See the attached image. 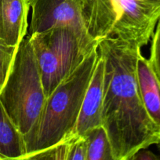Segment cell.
I'll use <instances>...</instances> for the list:
<instances>
[{
    "label": "cell",
    "mask_w": 160,
    "mask_h": 160,
    "mask_svg": "<svg viewBox=\"0 0 160 160\" xmlns=\"http://www.w3.org/2000/svg\"><path fill=\"white\" fill-rule=\"evenodd\" d=\"M156 145H157V146H158V150H159V152H160V133H159V136H158V141H157Z\"/></svg>",
    "instance_id": "obj_19"
},
{
    "label": "cell",
    "mask_w": 160,
    "mask_h": 160,
    "mask_svg": "<svg viewBox=\"0 0 160 160\" xmlns=\"http://www.w3.org/2000/svg\"><path fill=\"white\" fill-rule=\"evenodd\" d=\"M87 146L85 137L74 135L69 143L67 160H86Z\"/></svg>",
    "instance_id": "obj_15"
},
{
    "label": "cell",
    "mask_w": 160,
    "mask_h": 160,
    "mask_svg": "<svg viewBox=\"0 0 160 160\" xmlns=\"http://www.w3.org/2000/svg\"><path fill=\"white\" fill-rule=\"evenodd\" d=\"M158 159V156H155L153 152L146 150V148H142L136 152L130 160H154Z\"/></svg>",
    "instance_id": "obj_17"
},
{
    "label": "cell",
    "mask_w": 160,
    "mask_h": 160,
    "mask_svg": "<svg viewBox=\"0 0 160 160\" xmlns=\"http://www.w3.org/2000/svg\"><path fill=\"white\" fill-rule=\"evenodd\" d=\"M84 17L95 40L118 38L141 47L149 42L158 20L137 0H85Z\"/></svg>",
    "instance_id": "obj_5"
},
{
    "label": "cell",
    "mask_w": 160,
    "mask_h": 160,
    "mask_svg": "<svg viewBox=\"0 0 160 160\" xmlns=\"http://www.w3.org/2000/svg\"><path fill=\"white\" fill-rule=\"evenodd\" d=\"M4 114H5V111L4 109H3V106H2L1 102H0V121H1L2 119L3 118V117H4Z\"/></svg>",
    "instance_id": "obj_18"
},
{
    "label": "cell",
    "mask_w": 160,
    "mask_h": 160,
    "mask_svg": "<svg viewBox=\"0 0 160 160\" xmlns=\"http://www.w3.org/2000/svg\"><path fill=\"white\" fill-rule=\"evenodd\" d=\"M152 38L149 61L155 74L160 81V17L157 21Z\"/></svg>",
    "instance_id": "obj_14"
},
{
    "label": "cell",
    "mask_w": 160,
    "mask_h": 160,
    "mask_svg": "<svg viewBox=\"0 0 160 160\" xmlns=\"http://www.w3.org/2000/svg\"><path fill=\"white\" fill-rule=\"evenodd\" d=\"M98 47L66 78L45 100L40 117L24 137L28 157L74 136L85 93L97 59Z\"/></svg>",
    "instance_id": "obj_2"
},
{
    "label": "cell",
    "mask_w": 160,
    "mask_h": 160,
    "mask_svg": "<svg viewBox=\"0 0 160 160\" xmlns=\"http://www.w3.org/2000/svg\"><path fill=\"white\" fill-rule=\"evenodd\" d=\"M144 8L152 12L155 17H160V0H137Z\"/></svg>",
    "instance_id": "obj_16"
},
{
    "label": "cell",
    "mask_w": 160,
    "mask_h": 160,
    "mask_svg": "<svg viewBox=\"0 0 160 160\" xmlns=\"http://www.w3.org/2000/svg\"><path fill=\"white\" fill-rule=\"evenodd\" d=\"M99 53V52H98ZM104 62L99 53L98 59L85 93L74 135L84 137L89 131L103 126Z\"/></svg>",
    "instance_id": "obj_7"
},
{
    "label": "cell",
    "mask_w": 160,
    "mask_h": 160,
    "mask_svg": "<svg viewBox=\"0 0 160 160\" xmlns=\"http://www.w3.org/2000/svg\"><path fill=\"white\" fill-rule=\"evenodd\" d=\"M0 91H1V89H0Z\"/></svg>",
    "instance_id": "obj_20"
},
{
    "label": "cell",
    "mask_w": 160,
    "mask_h": 160,
    "mask_svg": "<svg viewBox=\"0 0 160 160\" xmlns=\"http://www.w3.org/2000/svg\"><path fill=\"white\" fill-rule=\"evenodd\" d=\"M73 137V136H72ZM72 138L67 140L61 142L44 151L38 152L28 157L30 159H53V160H67L68 152L69 143Z\"/></svg>",
    "instance_id": "obj_13"
},
{
    "label": "cell",
    "mask_w": 160,
    "mask_h": 160,
    "mask_svg": "<svg viewBox=\"0 0 160 160\" xmlns=\"http://www.w3.org/2000/svg\"><path fill=\"white\" fill-rule=\"evenodd\" d=\"M136 73L138 90L146 112L160 129V81L149 59L141 52L136 60Z\"/></svg>",
    "instance_id": "obj_9"
},
{
    "label": "cell",
    "mask_w": 160,
    "mask_h": 160,
    "mask_svg": "<svg viewBox=\"0 0 160 160\" xmlns=\"http://www.w3.org/2000/svg\"><path fill=\"white\" fill-rule=\"evenodd\" d=\"M31 20L28 35L58 27H73L87 31L85 0H28Z\"/></svg>",
    "instance_id": "obj_6"
},
{
    "label": "cell",
    "mask_w": 160,
    "mask_h": 160,
    "mask_svg": "<svg viewBox=\"0 0 160 160\" xmlns=\"http://www.w3.org/2000/svg\"><path fill=\"white\" fill-rule=\"evenodd\" d=\"M45 100L32 45L27 35L18 45L9 76L0 91V102L25 137L39 120Z\"/></svg>",
    "instance_id": "obj_3"
},
{
    "label": "cell",
    "mask_w": 160,
    "mask_h": 160,
    "mask_svg": "<svg viewBox=\"0 0 160 160\" xmlns=\"http://www.w3.org/2000/svg\"><path fill=\"white\" fill-rule=\"evenodd\" d=\"M86 141V160H114L112 148L103 126L91 130L84 136Z\"/></svg>",
    "instance_id": "obj_11"
},
{
    "label": "cell",
    "mask_w": 160,
    "mask_h": 160,
    "mask_svg": "<svg viewBox=\"0 0 160 160\" xmlns=\"http://www.w3.org/2000/svg\"><path fill=\"white\" fill-rule=\"evenodd\" d=\"M18 46H10L0 41V89L7 80Z\"/></svg>",
    "instance_id": "obj_12"
},
{
    "label": "cell",
    "mask_w": 160,
    "mask_h": 160,
    "mask_svg": "<svg viewBox=\"0 0 160 160\" xmlns=\"http://www.w3.org/2000/svg\"><path fill=\"white\" fill-rule=\"evenodd\" d=\"M45 97L98 47L87 31L58 27L29 36Z\"/></svg>",
    "instance_id": "obj_4"
},
{
    "label": "cell",
    "mask_w": 160,
    "mask_h": 160,
    "mask_svg": "<svg viewBox=\"0 0 160 160\" xmlns=\"http://www.w3.org/2000/svg\"><path fill=\"white\" fill-rule=\"evenodd\" d=\"M28 0H0V41L17 47L28 29Z\"/></svg>",
    "instance_id": "obj_8"
},
{
    "label": "cell",
    "mask_w": 160,
    "mask_h": 160,
    "mask_svg": "<svg viewBox=\"0 0 160 160\" xmlns=\"http://www.w3.org/2000/svg\"><path fill=\"white\" fill-rule=\"evenodd\" d=\"M26 156L24 135L5 112L0 121V160H25Z\"/></svg>",
    "instance_id": "obj_10"
},
{
    "label": "cell",
    "mask_w": 160,
    "mask_h": 160,
    "mask_svg": "<svg viewBox=\"0 0 160 160\" xmlns=\"http://www.w3.org/2000/svg\"><path fill=\"white\" fill-rule=\"evenodd\" d=\"M98 52L104 62L103 127L114 160H130L139 150L156 145L160 133L138 90L136 67L141 47L108 38L100 41Z\"/></svg>",
    "instance_id": "obj_1"
}]
</instances>
